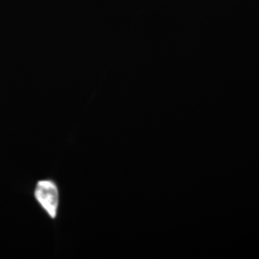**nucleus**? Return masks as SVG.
I'll list each match as a JSON object with an SVG mask.
<instances>
[{
	"mask_svg": "<svg viewBox=\"0 0 259 259\" xmlns=\"http://www.w3.org/2000/svg\"><path fill=\"white\" fill-rule=\"evenodd\" d=\"M33 195L40 209L50 220L55 221L59 216L61 204L60 187L55 180L48 178L37 181Z\"/></svg>",
	"mask_w": 259,
	"mask_h": 259,
	"instance_id": "nucleus-1",
	"label": "nucleus"
}]
</instances>
